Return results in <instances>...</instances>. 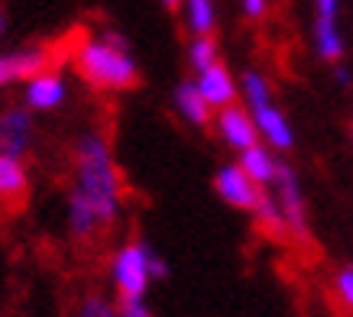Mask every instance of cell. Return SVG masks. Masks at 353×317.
<instances>
[{
	"instance_id": "cell-17",
	"label": "cell",
	"mask_w": 353,
	"mask_h": 317,
	"mask_svg": "<svg viewBox=\"0 0 353 317\" xmlns=\"http://www.w3.org/2000/svg\"><path fill=\"white\" fill-rule=\"evenodd\" d=\"M250 214L256 217L259 230H263V233H269L272 240H282V236H289V227H285V217H282V211H279L276 198H272L269 191H263V194H259L256 207H253V211H250Z\"/></svg>"
},
{
	"instance_id": "cell-2",
	"label": "cell",
	"mask_w": 353,
	"mask_h": 317,
	"mask_svg": "<svg viewBox=\"0 0 353 317\" xmlns=\"http://www.w3.org/2000/svg\"><path fill=\"white\" fill-rule=\"evenodd\" d=\"M72 59L75 72L97 91H130L139 81V65L130 52V43L114 30L81 39Z\"/></svg>"
},
{
	"instance_id": "cell-18",
	"label": "cell",
	"mask_w": 353,
	"mask_h": 317,
	"mask_svg": "<svg viewBox=\"0 0 353 317\" xmlns=\"http://www.w3.org/2000/svg\"><path fill=\"white\" fill-rule=\"evenodd\" d=\"M236 91H240V97H243V107H246V110H253V107L272 101V88H269L266 74L256 72V68H246V72L240 74Z\"/></svg>"
},
{
	"instance_id": "cell-8",
	"label": "cell",
	"mask_w": 353,
	"mask_h": 317,
	"mask_svg": "<svg viewBox=\"0 0 353 317\" xmlns=\"http://www.w3.org/2000/svg\"><path fill=\"white\" fill-rule=\"evenodd\" d=\"M337 17H341V0H314V52L324 62L343 59V49H347Z\"/></svg>"
},
{
	"instance_id": "cell-5",
	"label": "cell",
	"mask_w": 353,
	"mask_h": 317,
	"mask_svg": "<svg viewBox=\"0 0 353 317\" xmlns=\"http://www.w3.org/2000/svg\"><path fill=\"white\" fill-rule=\"evenodd\" d=\"M68 101V78L59 68H43L23 81V107L32 114H49Z\"/></svg>"
},
{
	"instance_id": "cell-26",
	"label": "cell",
	"mask_w": 353,
	"mask_h": 317,
	"mask_svg": "<svg viewBox=\"0 0 353 317\" xmlns=\"http://www.w3.org/2000/svg\"><path fill=\"white\" fill-rule=\"evenodd\" d=\"M3 32H7V10H3V3H0V39H3Z\"/></svg>"
},
{
	"instance_id": "cell-23",
	"label": "cell",
	"mask_w": 353,
	"mask_h": 317,
	"mask_svg": "<svg viewBox=\"0 0 353 317\" xmlns=\"http://www.w3.org/2000/svg\"><path fill=\"white\" fill-rule=\"evenodd\" d=\"M240 10L246 20H263L269 10V0H240Z\"/></svg>"
},
{
	"instance_id": "cell-16",
	"label": "cell",
	"mask_w": 353,
	"mask_h": 317,
	"mask_svg": "<svg viewBox=\"0 0 353 317\" xmlns=\"http://www.w3.org/2000/svg\"><path fill=\"white\" fill-rule=\"evenodd\" d=\"M179 10L185 13V26H188L192 36H214V26H217L214 0H182Z\"/></svg>"
},
{
	"instance_id": "cell-19",
	"label": "cell",
	"mask_w": 353,
	"mask_h": 317,
	"mask_svg": "<svg viewBox=\"0 0 353 317\" xmlns=\"http://www.w3.org/2000/svg\"><path fill=\"white\" fill-rule=\"evenodd\" d=\"M188 65H192L194 72H201L208 68L211 62L221 59V49H217V39L214 36H192V43H188Z\"/></svg>"
},
{
	"instance_id": "cell-6",
	"label": "cell",
	"mask_w": 353,
	"mask_h": 317,
	"mask_svg": "<svg viewBox=\"0 0 353 317\" xmlns=\"http://www.w3.org/2000/svg\"><path fill=\"white\" fill-rule=\"evenodd\" d=\"M36 146V123L32 110L26 107H7L0 110V152L13 158H26Z\"/></svg>"
},
{
	"instance_id": "cell-7",
	"label": "cell",
	"mask_w": 353,
	"mask_h": 317,
	"mask_svg": "<svg viewBox=\"0 0 353 317\" xmlns=\"http://www.w3.org/2000/svg\"><path fill=\"white\" fill-rule=\"evenodd\" d=\"M214 191L221 201H227L230 207H236V211H253L259 201V194L266 188H259L256 181L240 169V162H230V165H221V169H217Z\"/></svg>"
},
{
	"instance_id": "cell-20",
	"label": "cell",
	"mask_w": 353,
	"mask_h": 317,
	"mask_svg": "<svg viewBox=\"0 0 353 317\" xmlns=\"http://www.w3.org/2000/svg\"><path fill=\"white\" fill-rule=\"evenodd\" d=\"M75 317H117V305H114L110 298L91 292V295H85L78 301Z\"/></svg>"
},
{
	"instance_id": "cell-10",
	"label": "cell",
	"mask_w": 353,
	"mask_h": 317,
	"mask_svg": "<svg viewBox=\"0 0 353 317\" xmlns=\"http://www.w3.org/2000/svg\"><path fill=\"white\" fill-rule=\"evenodd\" d=\"M214 130H217V136H221V143L230 146L234 152H243L253 143H259L253 114L240 104H227L221 110H214Z\"/></svg>"
},
{
	"instance_id": "cell-27",
	"label": "cell",
	"mask_w": 353,
	"mask_h": 317,
	"mask_svg": "<svg viewBox=\"0 0 353 317\" xmlns=\"http://www.w3.org/2000/svg\"><path fill=\"white\" fill-rule=\"evenodd\" d=\"M159 3L165 10H179V7H182V0H159Z\"/></svg>"
},
{
	"instance_id": "cell-21",
	"label": "cell",
	"mask_w": 353,
	"mask_h": 317,
	"mask_svg": "<svg viewBox=\"0 0 353 317\" xmlns=\"http://www.w3.org/2000/svg\"><path fill=\"white\" fill-rule=\"evenodd\" d=\"M117 317H156L146 298H117Z\"/></svg>"
},
{
	"instance_id": "cell-9",
	"label": "cell",
	"mask_w": 353,
	"mask_h": 317,
	"mask_svg": "<svg viewBox=\"0 0 353 317\" xmlns=\"http://www.w3.org/2000/svg\"><path fill=\"white\" fill-rule=\"evenodd\" d=\"M52 65V49L49 45H23L0 52V88H10L17 81H26L36 72H43Z\"/></svg>"
},
{
	"instance_id": "cell-25",
	"label": "cell",
	"mask_w": 353,
	"mask_h": 317,
	"mask_svg": "<svg viewBox=\"0 0 353 317\" xmlns=\"http://www.w3.org/2000/svg\"><path fill=\"white\" fill-rule=\"evenodd\" d=\"M334 78H337V81H341V85H350V81H353L350 68H343V65H337V72H334Z\"/></svg>"
},
{
	"instance_id": "cell-13",
	"label": "cell",
	"mask_w": 353,
	"mask_h": 317,
	"mask_svg": "<svg viewBox=\"0 0 353 317\" xmlns=\"http://www.w3.org/2000/svg\"><path fill=\"white\" fill-rule=\"evenodd\" d=\"M172 104H175L179 116H182L185 123H192V127H208V123L214 120V110H211L208 101L201 97L198 85H194V78H185V81L175 85V91H172Z\"/></svg>"
},
{
	"instance_id": "cell-1",
	"label": "cell",
	"mask_w": 353,
	"mask_h": 317,
	"mask_svg": "<svg viewBox=\"0 0 353 317\" xmlns=\"http://www.w3.org/2000/svg\"><path fill=\"white\" fill-rule=\"evenodd\" d=\"M123 211V178L108 136L88 130L75 139L72 188H68V233L78 243H91L114 227Z\"/></svg>"
},
{
	"instance_id": "cell-14",
	"label": "cell",
	"mask_w": 353,
	"mask_h": 317,
	"mask_svg": "<svg viewBox=\"0 0 353 317\" xmlns=\"http://www.w3.org/2000/svg\"><path fill=\"white\" fill-rule=\"evenodd\" d=\"M26 191H30V172L23 165V158L0 152V204L23 201Z\"/></svg>"
},
{
	"instance_id": "cell-24",
	"label": "cell",
	"mask_w": 353,
	"mask_h": 317,
	"mask_svg": "<svg viewBox=\"0 0 353 317\" xmlns=\"http://www.w3.org/2000/svg\"><path fill=\"white\" fill-rule=\"evenodd\" d=\"M150 272H152V278H165V275H169V265H165V259H162L159 253H152Z\"/></svg>"
},
{
	"instance_id": "cell-12",
	"label": "cell",
	"mask_w": 353,
	"mask_h": 317,
	"mask_svg": "<svg viewBox=\"0 0 353 317\" xmlns=\"http://www.w3.org/2000/svg\"><path fill=\"white\" fill-rule=\"evenodd\" d=\"M194 85H198V91H201V97L208 101L211 110L236 104V94H240V91H236V78L230 74V68H227L221 59L211 62L208 68H201V72H194Z\"/></svg>"
},
{
	"instance_id": "cell-3",
	"label": "cell",
	"mask_w": 353,
	"mask_h": 317,
	"mask_svg": "<svg viewBox=\"0 0 353 317\" xmlns=\"http://www.w3.org/2000/svg\"><path fill=\"white\" fill-rule=\"evenodd\" d=\"M152 253L156 249L146 240H127L117 246V253L110 256V282L117 288V298H146L152 282Z\"/></svg>"
},
{
	"instance_id": "cell-4",
	"label": "cell",
	"mask_w": 353,
	"mask_h": 317,
	"mask_svg": "<svg viewBox=\"0 0 353 317\" xmlns=\"http://www.w3.org/2000/svg\"><path fill=\"white\" fill-rule=\"evenodd\" d=\"M269 188L276 191L279 211L285 217V227H289L292 236H305L308 233V207H305V194H301V185H299V175L292 169L289 162H279L276 165V178Z\"/></svg>"
},
{
	"instance_id": "cell-22",
	"label": "cell",
	"mask_w": 353,
	"mask_h": 317,
	"mask_svg": "<svg viewBox=\"0 0 353 317\" xmlns=\"http://www.w3.org/2000/svg\"><path fill=\"white\" fill-rule=\"evenodd\" d=\"M334 292H337V298H341L343 305L353 307V269L337 272V278H334Z\"/></svg>"
},
{
	"instance_id": "cell-11",
	"label": "cell",
	"mask_w": 353,
	"mask_h": 317,
	"mask_svg": "<svg viewBox=\"0 0 353 317\" xmlns=\"http://www.w3.org/2000/svg\"><path fill=\"white\" fill-rule=\"evenodd\" d=\"M253 114V123H256L259 143H266L272 152H289L295 146V130H292V120L276 107V101H266L250 110Z\"/></svg>"
},
{
	"instance_id": "cell-15",
	"label": "cell",
	"mask_w": 353,
	"mask_h": 317,
	"mask_svg": "<svg viewBox=\"0 0 353 317\" xmlns=\"http://www.w3.org/2000/svg\"><path fill=\"white\" fill-rule=\"evenodd\" d=\"M276 165H279V158L266 143H253L250 149L240 152V169L256 181L259 188H269V185H272V178H276Z\"/></svg>"
}]
</instances>
